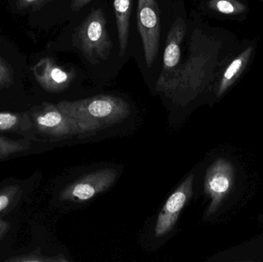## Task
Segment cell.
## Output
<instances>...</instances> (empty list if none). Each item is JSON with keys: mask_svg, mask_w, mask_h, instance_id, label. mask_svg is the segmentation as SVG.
<instances>
[{"mask_svg": "<svg viewBox=\"0 0 263 262\" xmlns=\"http://www.w3.org/2000/svg\"><path fill=\"white\" fill-rule=\"evenodd\" d=\"M23 193L18 185H9L0 190V214L12 207L18 201Z\"/></svg>", "mask_w": 263, "mask_h": 262, "instance_id": "15", "label": "cell"}, {"mask_svg": "<svg viewBox=\"0 0 263 262\" xmlns=\"http://www.w3.org/2000/svg\"><path fill=\"white\" fill-rule=\"evenodd\" d=\"M30 147V143L28 141H15L6 137L0 136V155L7 157L13 154L24 152Z\"/></svg>", "mask_w": 263, "mask_h": 262, "instance_id": "16", "label": "cell"}, {"mask_svg": "<svg viewBox=\"0 0 263 262\" xmlns=\"http://www.w3.org/2000/svg\"><path fill=\"white\" fill-rule=\"evenodd\" d=\"M77 45L92 62L106 60L112 47L103 9H94L77 31Z\"/></svg>", "mask_w": 263, "mask_h": 262, "instance_id": "3", "label": "cell"}, {"mask_svg": "<svg viewBox=\"0 0 263 262\" xmlns=\"http://www.w3.org/2000/svg\"><path fill=\"white\" fill-rule=\"evenodd\" d=\"M137 27L142 38L145 63L151 68L159 52L160 16L156 0H139Z\"/></svg>", "mask_w": 263, "mask_h": 262, "instance_id": "5", "label": "cell"}, {"mask_svg": "<svg viewBox=\"0 0 263 262\" xmlns=\"http://www.w3.org/2000/svg\"><path fill=\"white\" fill-rule=\"evenodd\" d=\"M91 1L92 0H72V9L75 11L80 10Z\"/></svg>", "mask_w": 263, "mask_h": 262, "instance_id": "19", "label": "cell"}, {"mask_svg": "<svg viewBox=\"0 0 263 262\" xmlns=\"http://www.w3.org/2000/svg\"><path fill=\"white\" fill-rule=\"evenodd\" d=\"M32 132L30 115L26 113L0 112V132H16L24 135Z\"/></svg>", "mask_w": 263, "mask_h": 262, "instance_id": "12", "label": "cell"}, {"mask_svg": "<svg viewBox=\"0 0 263 262\" xmlns=\"http://www.w3.org/2000/svg\"><path fill=\"white\" fill-rule=\"evenodd\" d=\"M3 158H4V157L2 156V155H0V160L3 159Z\"/></svg>", "mask_w": 263, "mask_h": 262, "instance_id": "22", "label": "cell"}, {"mask_svg": "<svg viewBox=\"0 0 263 262\" xmlns=\"http://www.w3.org/2000/svg\"><path fill=\"white\" fill-rule=\"evenodd\" d=\"M253 52V46H249L232 61L226 69L216 91V97L221 98L236 83L248 65Z\"/></svg>", "mask_w": 263, "mask_h": 262, "instance_id": "9", "label": "cell"}, {"mask_svg": "<svg viewBox=\"0 0 263 262\" xmlns=\"http://www.w3.org/2000/svg\"><path fill=\"white\" fill-rule=\"evenodd\" d=\"M194 178L193 174L189 175L167 200L156 221L155 235L157 238L163 236L174 227L179 214L193 195Z\"/></svg>", "mask_w": 263, "mask_h": 262, "instance_id": "7", "label": "cell"}, {"mask_svg": "<svg viewBox=\"0 0 263 262\" xmlns=\"http://www.w3.org/2000/svg\"><path fill=\"white\" fill-rule=\"evenodd\" d=\"M208 6L212 10L224 15H239L247 11V7L239 0H210Z\"/></svg>", "mask_w": 263, "mask_h": 262, "instance_id": "14", "label": "cell"}, {"mask_svg": "<svg viewBox=\"0 0 263 262\" xmlns=\"http://www.w3.org/2000/svg\"><path fill=\"white\" fill-rule=\"evenodd\" d=\"M185 22L182 18H177L173 23L167 35L164 52L163 74L168 73L179 64L181 57V44L185 33Z\"/></svg>", "mask_w": 263, "mask_h": 262, "instance_id": "8", "label": "cell"}, {"mask_svg": "<svg viewBox=\"0 0 263 262\" xmlns=\"http://www.w3.org/2000/svg\"><path fill=\"white\" fill-rule=\"evenodd\" d=\"M26 1H27V2H33V1H35V0H26Z\"/></svg>", "mask_w": 263, "mask_h": 262, "instance_id": "21", "label": "cell"}, {"mask_svg": "<svg viewBox=\"0 0 263 262\" xmlns=\"http://www.w3.org/2000/svg\"><path fill=\"white\" fill-rule=\"evenodd\" d=\"M117 178L115 169H104L88 174L66 186L60 192L63 201L83 203L109 189Z\"/></svg>", "mask_w": 263, "mask_h": 262, "instance_id": "6", "label": "cell"}, {"mask_svg": "<svg viewBox=\"0 0 263 262\" xmlns=\"http://www.w3.org/2000/svg\"><path fill=\"white\" fill-rule=\"evenodd\" d=\"M57 107L74 118L85 134L122 123L131 112L125 100L109 95H97L77 101H62Z\"/></svg>", "mask_w": 263, "mask_h": 262, "instance_id": "1", "label": "cell"}, {"mask_svg": "<svg viewBox=\"0 0 263 262\" xmlns=\"http://www.w3.org/2000/svg\"><path fill=\"white\" fill-rule=\"evenodd\" d=\"M46 72L45 86L49 90L58 91L64 89L71 81L70 74L58 67H50Z\"/></svg>", "mask_w": 263, "mask_h": 262, "instance_id": "13", "label": "cell"}, {"mask_svg": "<svg viewBox=\"0 0 263 262\" xmlns=\"http://www.w3.org/2000/svg\"><path fill=\"white\" fill-rule=\"evenodd\" d=\"M132 6L133 0H114V9L120 41V55L121 57L124 56L127 49Z\"/></svg>", "mask_w": 263, "mask_h": 262, "instance_id": "11", "label": "cell"}, {"mask_svg": "<svg viewBox=\"0 0 263 262\" xmlns=\"http://www.w3.org/2000/svg\"><path fill=\"white\" fill-rule=\"evenodd\" d=\"M6 261H14V262H43V261H57V260L53 259V258H45L42 255L41 251L40 249H35L30 253L27 255H20V256H15L14 258H10L9 259H6Z\"/></svg>", "mask_w": 263, "mask_h": 262, "instance_id": "17", "label": "cell"}, {"mask_svg": "<svg viewBox=\"0 0 263 262\" xmlns=\"http://www.w3.org/2000/svg\"><path fill=\"white\" fill-rule=\"evenodd\" d=\"M225 256L230 262L263 261V231L256 238L229 250Z\"/></svg>", "mask_w": 263, "mask_h": 262, "instance_id": "10", "label": "cell"}, {"mask_svg": "<svg viewBox=\"0 0 263 262\" xmlns=\"http://www.w3.org/2000/svg\"><path fill=\"white\" fill-rule=\"evenodd\" d=\"M32 129L46 138L61 140L85 132L72 117L66 115L57 106L45 103L31 113Z\"/></svg>", "mask_w": 263, "mask_h": 262, "instance_id": "4", "label": "cell"}, {"mask_svg": "<svg viewBox=\"0 0 263 262\" xmlns=\"http://www.w3.org/2000/svg\"><path fill=\"white\" fill-rule=\"evenodd\" d=\"M258 221H259V223L263 226V214L258 215Z\"/></svg>", "mask_w": 263, "mask_h": 262, "instance_id": "20", "label": "cell"}, {"mask_svg": "<svg viewBox=\"0 0 263 262\" xmlns=\"http://www.w3.org/2000/svg\"><path fill=\"white\" fill-rule=\"evenodd\" d=\"M10 229V223L5 221L2 217H0V240L6 235Z\"/></svg>", "mask_w": 263, "mask_h": 262, "instance_id": "18", "label": "cell"}, {"mask_svg": "<svg viewBox=\"0 0 263 262\" xmlns=\"http://www.w3.org/2000/svg\"><path fill=\"white\" fill-rule=\"evenodd\" d=\"M239 165L233 158L219 157L209 166L204 178V192L210 199L205 217L217 213L239 189Z\"/></svg>", "mask_w": 263, "mask_h": 262, "instance_id": "2", "label": "cell"}]
</instances>
